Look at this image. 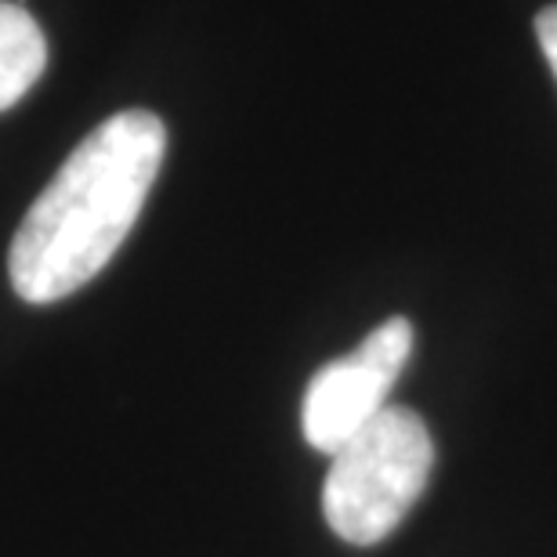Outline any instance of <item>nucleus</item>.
<instances>
[{
    "mask_svg": "<svg viewBox=\"0 0 557 557\" xmlns=\"http://www.w3.org/2000/svg\"><path fill=\"white\" fill-rule=\"evenodd\" d=\"M163 152L166 127L149 109H124L76 145L11 239L15 294L54 305L91 283L135 228Z\"/></svg>",
    "mask_w": 557,
    "mask_h": 557,
    "instance_id": "nucleus-1",
    "label": "nucleus"
},
{
    "mask_svg": "<svg viewBox=\"0 0 557 557\" xmlns=\"http://www.w3.org/2000/svg\"><path fill=\"white\" fill-rule=\"evenodd\" d=\"M413 322L395 315L381 322L351 355L326 362L311 376L300 406V428L311 449L333 456L384 413L395 381L413 359Z\"/></svg>",
    "mask_w": 557,
    "mask_h": 557,
    "instance_id": "nucleus-3",
    "label": "nucleus"
},
{
    "mask_svg": "<svg viewBox=\"0 0 557 557\" xmlns=\"http://www.w3.org/2000/svg\"><path fill=\"white\" fill-rule=\"evenodd\" d=\"M434 467L431 431L413 409L387 406L330 456L322 515L344 543L373 547L403 525Z\"/></svg>",
    "mask_w": 557,
    "mask_h": 557,
    "instance_id": "nucleus-2",
    "label": "nucleus"
},
{
    "mask_svg": "<svg viewBox=\"0 0 557 557\" xmlns=\"http://www.w3.org/2000/svg\"><path fill=\"white\" fill-rule=\"evenodd\" d=\"M536 37H540V48H543V54H547L550 70L557 76V4L543 8L536 15Z\"/></svg>",
    "mask_w": 557,
    "mask_h": 557,
    "instance_id": "nucleus-5",
    "label": "nucleus"
},
{
    "mask_svg": "<svg viewBox=\"0 0 557 557\" xmlns=\"http://www.w3.org/2000/svg\"><path fill=\"white\" fill-rule=\"evenodd\" d=\"M48 65V44L37 18L15 0H0V113L26 98Z\"/></svg>",
    "mask_w": 557,
    "mask_h": 557,
    "instance_id": "nucleus-4",
    "label": "nucleus"
}]
</instances>
